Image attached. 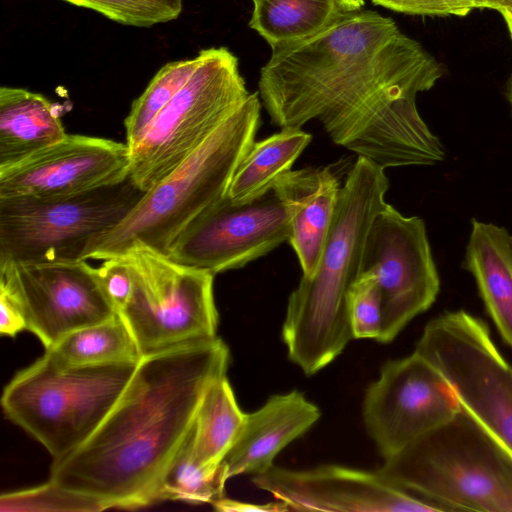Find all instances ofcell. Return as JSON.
I'll use <instances>...</instances> for the list:
<instances>
[{"mask_svg":"<svg viewBox=\"0 0 512 512\" xmlns=\"http://www.w3.org/2000/svg\"><path fill=\"white\" fill-rule=\"evenodd\" d=\"M215 510L221 512H282L290 511L289 507L282 501L265 504H253L221 498L211 504Z\"/></svg>","mask_w":512,"mask_h":512,"instance_id":"cell-33","label":"cell"},{"mask_svg":"<svg viewBox=\"0 0 512 512\" xmlns=\"http://www.w3.org/2000/svg\"><path fill=\"white\" fill-rule=\"evenodd\" d=\"M138 363L64 368L43 354L3 390L7 418L41 443L54 460L81 446L114 407Z\"/></svg>","mask_w":512,"mask_h":512,"instance_id":"cell-6","label":"cell"},{"mask_svg":"<svg viewBox=\"0 0 512 512\" xmlns=\"http://www.w3.org/2000/svg\"><path fill=\"white\" fill-rule=\"evenodd\" d=\"M123 25L151 27L177 19L183 0H64Z\"/></svg>","mask_w":512,"mask_h":512,"instance_id":"cell-27","label":"cell"},{"mask_svg":"<svg viewBox=\"0 0 512 512\" xmlns=\"http://www.w3.org/2000/svg\"><path fill=\"white\" fill-rule=\"evenodd\" d=\"M379 471L444 511L512 512V454L462 409Z\"/></svg>","mask_w":512,"mask_h":512,"instance_id":"cell-5","label":"cell"},{"mask_svg":"<svg viewBox=\"0 0 512 512\" xmlns=\"http://www.w3.org/2000/svg\"><path fill=\"white\" fill-rule=\"evenodd\" d=\"M460 411L450 384L416 351L386 362L363 401L365 427L384 459Z\"/></svg>","mask_w":512,"mask_h":512,"instance_id":"cell-13","label":"cell"},{"mask_svg":"<svg viewBox=\"0 0 512 512\" xmlns=\"http://www.w3.org/2000/svg\"><path fill=\"white\" fill-rule=\"evenodd\" d=\"M319 417V408L296 390L269 397L261 408L246 414L239 436L223 458L228 479L268 470L278 453Z\"/></svg>","mask_w":512,"mask_h":512,"instance_id":"cell-18","label":"cell"},{"mask_svg":"<svg viewBox=\"0 0 512 512\" xmlns=\"http://www.w3.org/2000/svg\"><path fill=\"white\" fill-rule=\"evenodd\" d=\"M249 26L270 46L307 38L344 10L340 0H252Z\"/></svg>","mask_w":512,"mask_h":512,"instance_id":"cell-23","label":"cell"},{"mask_svg":"<svg viewBox=\"0 0 512 512\" xmlns=\"http://www.w3.org/2000/svg\"><path fill=\"white\" fill-rule=\"evenodd\" d=\"M229 361L218 337L142 357L106 418L76 450L53 460L49 479L107 509L159 501L164 471Z\"/></svg>","mask_w":512,"mask_h":512,"instance_id":"cell-2","label":"cell"},{"mask_svg":"<svg viewBox=\"0 0 512 512\" xmlns=\"http://www.w3.org/2000/svg\"><path fill=\"white\" fill-rule=\"evenodd\" d=\"M360 274L378 284L383 307L379 342L389 343L434 303L440 290L424 221L387 203L368 230Z\"/></svg>","mask_w":512,"mask_h":512,"instance_id":"cell-11","label":"cell"},{"mask_svg":"<svg viewBox=\"0 0 512 512\" xmlns=\"http://www.w3.org/2000/svg\"><path fill=\"white\" fill-rule=\"evenodd\" d=\"M198 55L193 74L130 151L129 177L143 192L178 167L250 95L228 48L202 49Z\"/></svg>","mask_w":512,"mask_h":512,"instance_id":"cell-7","label":"cell"},{"mask_svg":"<svg viewBox=\"0 0 512 512\" xmlns=\"http://www.w3.org/2000/svg\"><path fill=\"white\" fill-rule=\"evenodd\" d=\"M130 150L115 140L66 134L0 170V198H53L85 193L129 177Z\"/></svg>","mask_w":512,"mask_h":512,"instance_id":"cell-16","label":"cell"},{"mask_svg":"<svg viewBox=\"0 0 512 512\" xmlns=\"http://www.w3.org/2000/svg\"><path fill=\"white\" fill-rule=\"evenodd\" d=\"M259 93L224 121L192 154L143 196L113 228L96 237L83 259L105 260L145 247L167 255L202 212L227 194L260 125Z\"/></svg>","mask_w":512,"mask_h":512,"instance_id":"cell-4","label":"cell"},{"mask_svg":"<svg viewBox=\"0 0 512 512\" xmlns=\"http://www.w3.org/2000/svg\"><path fill=\"white\" fill-rule=\"evenodd\" d=\"M271 49L258 93L274 125L317 119L335 144L385 169L444 159L416 105L441 65L392 18L343 11L319 32Z\"/></svg>","mask_w":512,"mask_h":512,"instance_id":"cell-1","label":"cell"},{"mask_svg":"<svg viewBox=\"0 0 512 512\" xmlns=\"http://www.w3.org/2000/svg\"><path fill=\"white\" fill-rule=\"evenodd\" d=\"M501 14L506 22V25H507V28L509 31V35L512 40V10H504L501 12Z\"/></svg>","mask_w":512,"mask_h":512,"instance_id":"cell-36","label":"cell"},{"mask_svg":"<svg viewBox=\"0 0 512 512\" xmlns=\"http://www.w3.org/2000/svg\"><path fill=\"white\" fill-rule=\"evenodd\" d=\"M245 417L227 376L212 383L199 404L193 424L198 459L205 465H220L239 436Z\"/></svg>","mask_w":512,"mask_h":512,"instance_id":"cell-24","label":"cell"},{"mask_svg":"<svg viewBox=\"0 0 512 512\" xmlns=\"http://www.w3.org/2000/svg\"><path fill=\"white\" fill-rule=\"evenodd\" d=\"M289 235L287 211L273 190L245 203L226 194L183 230L167 256L215 275L268 254Z\"/></svg>","mask_w":512,"mask_h":512,"instance_id":"cell-14","label":"cell"},{"mask_svg":"<svg viewBox=\"0 0 512 512\" xmlns=\"http://www.w3.org/2000/svg\"><path fill=\"white\" fill-rule=\"evenodd\" d=\"M415 351L454 390L461 409L512 454V367L481 319L446 312L424 328Z\"/></svg>","mask_w":512,"mask_h":512,"instance_id":"cell-10","label":"cell"},{"mask_svg":"<svg viewBox=\"0 0 512 512\" xmlns=\"http://www.w3.org/2000/svg\"><path fill=\"white\" fill-rule=\"evenodd\" d=\"M56 107L42 94L0 88V170L11 167L66 136Z\"/></svg>","mask_w":512,"mask_h":512,"instance_id":"cell-20","label":"cell"},{"mask_svg":"<svg viewBox=\"0 0 512 512\" xmlns=\"http://www.w3.org/2000/svg\"><path fill=\"white\" fill-rule=\"evenodd\" d=\"M334 165L289 170L273 186L289 219V243L303 276L314 274L335 215L341 181Z\"/></svg>","mask_w":512,"mask_h":512,"instance_id":"cell-17","label":"cell"},{"mask_svg":"<svg viewBox=\"0 0 512 512\" xmlns=\"http://www.w3.org/2000/svg\"><path fill=\"white\" fill-rule=\"evenodd\" d=\"M97 270L104 292L119 312L126 304L132 289L130 269L125 257L105 259Z\"/></svg>","mask_w":512,"mask_h":512,"instance_id":"cell-31","label":"cell"},{"mask_svg":"<svg viewBox=\"0 0 512 512\" xmlns=\"http://www.w3.org/2000/svg\"><path fill=\"white\" fill-rule=\"evenodd\" d=\"M121 256L128 263L132 289L118 314L141 357L217 337L213 273L145 247Z\"/></svg>","mask_w":512,"mask_h":512,"instance_id":"cell-9","label":"cell"},{"mask_svg":"<svg viewBox=\"0 0 512 512\" xmlns=\"http://www.w3.org/2000/svg\"><path fill=\"white\" fill-rule=\"evenodd\" d=\"M463 266L474 276L488 314L512 348V236L503 227L473 219Z\"/></svg>","mask_w":512,"mask_h":512,"instance_id":"cell-19","label":"cell"},{"mask_svg":"<svg viewBox=\"0 0 512 512\" xmlns=\"http://www.w3.org/2000/svg\"><path fill=\"white\" fill-rule=\"evenodd\" d=\"M311 138L301 128L286 127L254 142L235 170L227 196L233 202L245 203L270 192L277 179L291 170Z\"/></svg>","mask_w":512,"mask_h":512,"instance_id":"cell-21","label":"cell"},{"mask_svg":"<svg viewBox=\"0 0 512 512\" xmlns=\"http://www.w3.org/2000/svg\"><path fill=\"white\" fill-rule=\"evenodd\" d=\"M261 490L284 502L290 511L439 512L438 505L395 485L379 470L339 465L306 470L271 466L253 475Z\"/></svg>","mask_w":512,"mask_h":512,"instance_id":"cell-15","label":"cell"},{"mask_svg":"<svg viewBox=\"0 0 512 512\" xmlns=\"http://www.w3.org/2000/svg\"><path fill=\"white\" fill-rule=\"evenodd\" d=\"M389 10L423 16H466L479 9V0H371Z\"/></svg>","mask_w":512,"mask_h":512,"instance_id":"cell-30","label":"cell"},{"mask_svg":"<svg viewBox=\"0 0 512 512\" xmlns=\"http://www.w3.org/2000/svg\"><path fill=\"white\" fill-rule=\"evenodd\" d=\"M384 170L358 156L341 187L319 264L289 296L282 338L289 359L307 376L331 363L354 339L349 295L360 276L370 225L387 204Z\"/></svg>","mask_w":512,"mask_h":512,"instance_id":"cell-3","label":"cell"},{"mask_svg":"<svg viewBox=\"0 0 512 512\" xmlns=\"http://www.w3.org/2000/svg\"><path fill=\"white\" fill-rule=\"evenodd\" d=\"M26 329V320L14 298L0 288V333L14 337Z\"/></svg>","mask_w":512,"mask_h":512,"instance_id":"cell-32","label":"cell"},{"mask_svg":"<svg viewBox=\"0 0 512 512\" xmlns=\"http://www.w3.org/2000/svg\"><path fill=\"white\" fill-rule=\"evenodd\" d=\"M492 9L499 11L512 10V0H479V9Z\"/></svg>","mask_w":512,"mask_h":512,"instance_id":"cell-34","label":"cell"},{"mask_svg":"<svg viewBox=\"0 0 512 512\" xmlns=\"http://www.w3.org/2000/svg\"><path fill=\"white\" fill-rule=\"evenodd\" d=\"M0 288L18 303L26 330L45 349L75 330L118 314L97 268L86 260L9 264L0 268Z\"/></svg>","mask_w":512,"mask_h":512,"instance_id":"cell-12","label":"cell"},{"mask_svg":"<svg viewBox=\"0 0 512 512\" xmlns=\"http://www.w3.org/2000/svg\"><path fill=\"white\" fill-rule=\"evenodd\" d=\"M507 97H508V100H509V103H510V106H511V110H512V77L509 81V85H508V90H507Z\"/></svg>","mask_w":512,"mask_h":512,"instance_id":"cell-37","label":"cell"},{"mask_svg":"<svg viewBox=\"0 0 512 512\" xmlns=\"http://www.w3.org/2000/svg\"><path fill=\"white\" fill-rule=\"evenodd\" d=\"M227 480L222 463L218 466L205 465L196 456L192 427L164 471L159 501L179 500L191 504H212L224 497Z\"/></svg>","mask_w":512,"mask_h":512,"instance_id":"cell-25","label":"cell"},{"mask_svg":"<svg viewBox=\"0 0 512 512\" xmlns=\"http://www.w3.org/2000/svg\"><path fill=\"white\" fill-rule=\"evenodd\" d=\"M345 11L360 10L364 4V0H340Z\"/></svg>","mask_w":512,"mask_h":512,"instance_id":"cell-35","label":"cell"},{"mask_svg":"<svg viewBox=\"0 0 512 512\" xmlns=\"http://www.w3.org/2000/svg\"><path fill=\"white\" fill-rule=\"evenodd\" d=\"M2 511H103L100 501L65 489L50 479L37 487L1 495Z\"/></svg>","mask_w":512,"mask_h":512,"instance_id":"cell-28","label":"cell"},{"mask_svg":"<svg viewBox=\"0 0 512 512\" xmlns=\"http://www.w3.org/2000/svg\"><path fill=\"white\" fill-rule=\"evenodd\" d=\"M199 55L165 64L143 93L133 101L124 120L126 145L131 151L143 138L150 124L188 81L199 64Z\"/></svg>","mask_w":512,"mask_h":512,"instance_id":"cell-26","label":"cell"},{"mask_svg":"<svg viewBox=\"0 0 512 512\" xmlns=\"http://www.w3.org/2000/svg\"><path fill=\"white\" fill-rule=\"evenodd\" d=\"M44 354L64 368L138 363L142 358L132 333L119 314L69 333L45 349Z\"/></svg>","mask_w":512,"mask_h":512,"instance_id":"cell-22","label":"cell"},{"mask_svg":"<svg viewBox=\"0 0 512 512\" xmlns=\"http://www.w3.org/2000/svg\"><path fill=\"white\" fill-rule=\"evenodd\" d=\"M350 320L354 339L380 340L383 330V307L376 280L360 274L349 295Z\"/></svg>","mask_w":512,"mask_h":512,"instance_id":"cell-29","label":"cell"},{"mask_svg":"<svg viewBox=\"0 0 512 512\" xmlns=\"http://www.w3.org/2000/svg\"><path fill=\"white\" fill-rule=\"evenodd\" d=\"M143 194L128 177L71 196L0 198V268L84 260L88 245L116 226Z\"/></svg>","mask_w":512,"mask_h":512,"instance_id":"cell-8","label":"cell"}]
</instances>
